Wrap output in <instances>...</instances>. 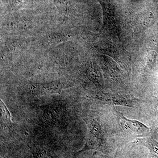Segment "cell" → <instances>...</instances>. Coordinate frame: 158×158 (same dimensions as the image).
I'll return each instance as SVG.
<instances>
[{
  "mask_svg": "<svg viewBox=\"0 0 158 158\" xmlns=\"http://www.w3.org/2000/svg\"><path fill=\"white\" fill-rule=\"evenodd\" d=\"M119 121L123 129L130 135H143L149 131V128L144 123L134 119H129L121 113H118Z\"/></svg>",
  "mask_w": 158,
  "mask_h": 158,
  "instance_id": "6da1fadb",
  "label": "cell"
},
{
  "mask_svg": "<svg viewBox=\"0 0 158 158\" xmlns=\"http://www.w3.org/2000/svg\"><path fill=\"white\" fill-rule=\"evenodd\" d=\"M88 138L89 140H100L102 137V127L96 120L93 119L88 123Z\"/></svg>",
  "mask_w": 158,
  "mask_h": 158,
  "instance_id": "7a4b0ae2",
  "label": "cell"
},
{
  "mask_svg": "<svg viewBox=\"0 0 158 158\" xmlns=\"http://www.w3.org/2000/svg\"><path fill=\"white\" fill-rule=\"evenodd\" d=\"M1 110H2V116L3 120L7 123H10V115L7 108L5 106L2 102H1Z\"/></svg>",
  "mask_w": 158,
  "mask_h": 158,
  "instance_id": "3957f363",
  "label": "cell"
}]
</instances>
